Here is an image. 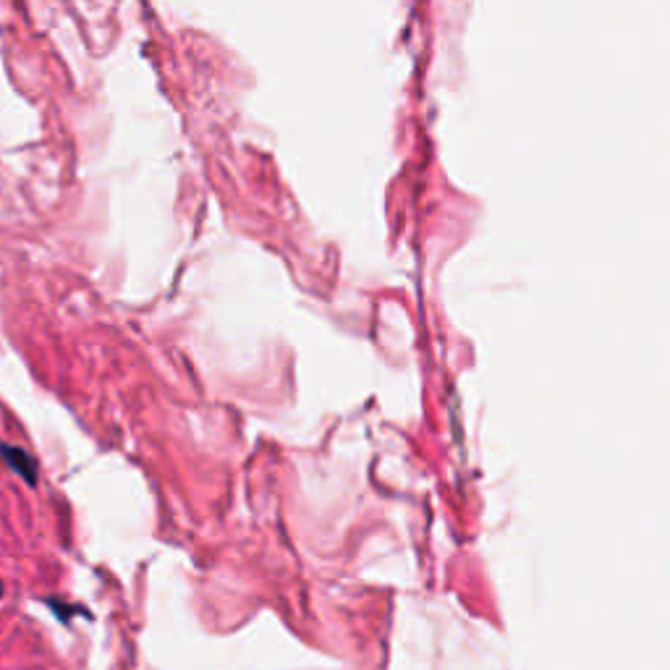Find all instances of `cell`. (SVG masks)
I'll use <instances>...</instances> for the list:
<instances>
[{"label": "cell", "mask_w": 670, "mask_h": 670, "mask_svg": "<svg viewBox=\"0 0 670 670\" xmlns=\"http://www.w3.org/2000/svg\"><path fill=\"white\" fill-rule=\"evenodd\" d=\"M0 456L27 485H37V464L24 448H19V445H0Z\"/></svg>", "instance_id": "1"}, {"label": "cell", "mask_w": 670, "mask_h": 670, "mask_svg": "<svg viewBox=\"0 0 670 670\" xmlns=\"http://www.w3.org/2000/svg\"><path fill=\"white\" fill-rule=\"evenodd\" d=\"M0 597H3V582H0Z\"/></svg>", "instance_id": "2"}]
</instances>
